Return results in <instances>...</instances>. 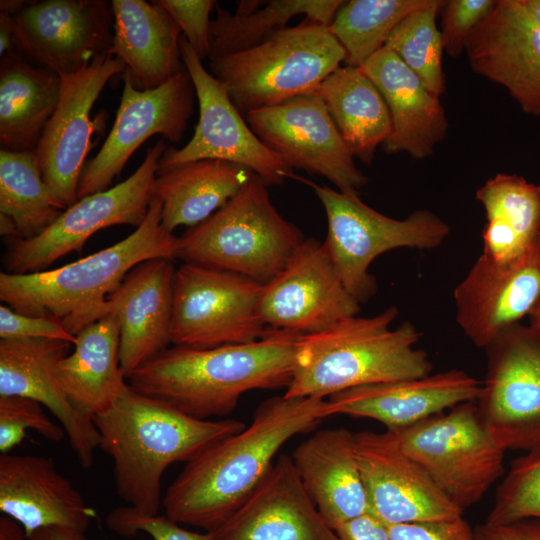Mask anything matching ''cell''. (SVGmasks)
Listing matches in <instances>:
<instances>
[{"label": "cell", "mask_w": 540, "mask_h": 540, "mask_svg": "<svg viewBox=\"0 0 540 540\" xmlns=\"http://www.w3.org/2000/svg\"><path fill=\"white\" fill-rule=\"evenodd\" d=\"M361 304L343 285L324 243L305 239L262 286L258 314L269 329L306 336L356 316Z\"/></svg>", "instance_id": "16"}, {"label": "cell", "mask_w": 540, "mask_h": 540, "mask_svg": "<svg viewBox=\"0 0 540 540\" xmlns=\"http://www.w3.org/2000/svg\"><path fill=\"white\" fill-rule=\"evenodd\" d=\"M27 540H87L84 533L63 528L48 527L37 530L27 537Z\"/></svg>", "instance_id": "48"}, {"label": "cell", "mask_w": 540, "mask_h": 540, "mask_svg": "<svg viewBox=\"0 0 540 540\" xmlns=\"http://www.w3.org/2000/svg\"><path fill=\"white\" fill-rule=\"evenodd\" d=\"M62 211L51 198L33 150H0V213L14 221L19 239L36 237Z\"/></svg>", "instance_id": "36"}, {"label": "cell", "mask_w": 540, "mask_h": 540, "mask_svg": "<svg viewBox=\"0 0 540 540\" xmlns=\"http://www.w3.org/2000/svg\"><path fill=\"white\" fill-rule=\"evenodd\" d=\"M328 417L327 400L274 396L261 402L241 431L186 463L162 499L172 521L210 532L262 482L281 447Z\"/></svg>", "instance_id": "1"}, {"label": "cell", "mask_w": 540, "mask_h": 540, "mask_svg": "<svg viewBox=\"0 0 540 540\" xmlns=\"http://www.w3.org/2000/svg\"><path fill=\"white\" fill-rule=\"evenodd\" d=\"M207 534L208 540H340L284 454L230 517Z\"/></svg>", "instance_id": "22"}, {"label": "cell", "mask_w": 540, "mask_h": 540, "mask_svg": "<svg viewBox=\"0 0 540 540\" xmlns=\"http://www.w3.org/2000/svg\"><path fill=\"white\" fill-rule=\"evenodd\" d=\"M125 69L117 56L102 54L80 71L61 76L58 105L34 150L43 181L61 210L78 201L93 134L92 108L108 81Z\"/></svg>", "instance_id": "17"}, {"label": "cell", "mask_w": 540, "mask_h": 540, "mask_svg": "<svg viewBox=\"0 0 540 540\" xmlns=\"http://www.w3.org/2000/svg\"><path fill=\"white\" fill-rule=\"evenodd\" d=\"M0 338H47L76 343L64 325L51 317L19 313L7 305L0 306Z\"/></svg>", "instance_id": "44"}, {"label": "cell", "mask_w": 540, "mask_h": 540, "mask_svg": "<svg viewBox=\"0 0 540 540\" xmlns=\"http://www.w3.org/2000/svg\"><path fill=\"white\" fill-rule=\"evenodd\" d=\"M305 240L274 207L255 174L223 207L178 237L176 258L250 278L272 280Z\"/></svg>", "instance_id": "6"}, {"label": "cell", "mask_w": 540, "mask_h": 540, "mask_svg": "<svg viewBox=\"0 0 540 540\" xmlns=\"http://www.w3.org/2000/svg\"><path fill=\"white\" fill-rule=\"evenodd\" d=\"M171 15L189 45L203 60L210 53V13L212 0H157Z\"/></svg>", "instance_id": "43"}, {"label": "cell", "mask_w": 540, "mask_h": 540, "mask_svg": "<svg viewBox=\"0 0 540 540\" xmlns=\"http://www.w3.org/2000/svg\"><path fill=\"white\" fill-rule=\"evenodd\" d=\"M456 322L485 349L540 301V237L521 255L495 261L481 254L453 292Z\"/></svg>", "instance_id": "19"}, {"label": "cell", "mask_w": 540, "mask_h": 540, "mask_svg": "<svg viewBox=\"0 0 540 540\" xmlns=\"http://www.w3.org/2000/svg\"><path fill=\"white\" fill-rule=\"evenodd\" d=\"M167 148L164 139L157 141L126 180L79 199L36 237L7 239L2 257L4 271L11 274L43 271L57 259L81 251L99 230L122 224L140 226L154 196L159 162Z\"/></svg>", "instance_id": "10"}, {"label": "cell", "mask_w": 540, "mask_h": 540, "mask_svg": "<svg viewBox=\"0 0 540 540\" xmlns=\"http://www.w3.org/2000/svg\"><path fill=\"white\" fill-rule=\"evenodd\" d=\"M290 457L305 491L331 529L369 514L355 433L346 428L318 430Z\"/></svg>", "instance_id": "27"}, {"label": "cell", "mask_w": 540, "mask_h": 540, "mask_svg": "<svg viewBox=\"0 0 540 540\" xmlns=\"http://www.w3.org/2000/svg\"><path fill=\"white\" fill-rule=\"evenodd\" d=\"M111 3L114 26L108 54L124 62L135 88H158L185 69L180 50L182 32L157 0Z\"/></svg>", "instance_id": "29"}, {"label": "cell", "mask_w": 540, "mask_h": 540, "mask_svg": "<svg viewBox=\"0 0 540 540\" xmlns=\"http://www.w3.org/2000/svg\"><path fill=\"white\" fill-rule=\"evenodd\" d=\"M71 345L47 338L1 339L0 396H23L44 405L64 429L82 468L89 469L99 447L98 430L69 402L58 378V365Z\"/></svg>", "instance_id": "21"}, {"label": "cell", "mask_w": 540, "mask_h": 540, "mask_svg": "<svg viewBox=\"0 0 540 540\" xmlns=\"http://www.w3.org/2000/svg\"><path fill=\"white\" fill-rule=\"evenodd\" d=\"M395 306L371 317H347L327 330L301 336L286 397H330L352 388L431 374L428 354L415 345L421 334L405 321L391 324Z\"/></svg>", "instance_id": "5"}, {"label": "cell", "mask_w": 540, "mask_h": 540, "mask_svg": "<svg viewBox=\"0 0 540 540\" xmlns=\"http://www.w3.org/2000/svg\"><path fill=\"white\" fill-rule=\"evenodd\" d=\"M11 16L16 49L31 63L60 77L108 54L113 43L111 1H27Z\"/></svg>", "instance_id": "18"}, {"label": "cell", "mask_w": 540, "mask_h": 540, "mask_svg": "<svg viewBox=\"0 0 540 540\" xmlns=\"http://www.w3.org/2000/svg\"><path fill=\"white\" fill-rule=\"evenodd\" d=\"M248 168L222 160L203 159L158 172L154 196L162 204L161 224L173 233L194 227L223 207L253 177Z\"/></svg>", "instance_id": "32"}, {"label": "cell", "mask_w": 540, "mask_h": 540, "mask_svg": "<svg viewBox=\"0 0 540 540\" xmlns=\"http://www.w3.org/2000/svg\"><path fill=\"white\" fill-rule=\"evenodd\" d=\"M180 50L195 88L199 119L186 145L166 149L158 172L197 160L214 159L248 168L267 186L292 178L293 169L257 137L225 87L204 68L184 36L180 39Z\"/></svg>", "instance_id": "13"}, {"label": "cell", "mask_w": 540, "mask_h": 540, "mask_svg": "<svg viewBox=\"0 0 540 540\" xmlns=\"http://www.w3.org/2000/svg\"><path fill=\"white\" fill-rule=\"evenodd\" d=\"M0 510L18 522L28 537L48 527L85 533L96 511L50 457L0 455Z\"/></svg>", "instance_id": "26"}, {"label": "cell", "mask_w": 540, "mask_h": 540, "mask_svg": "<svg viewBox=\"0 0 540 540\" xmlns=\"http://www.w3.org/2000/svg\"><path fill=\"white\" fill-rule=\"evenodd\" d=\"M361 68L376 85L389 110L392 130L383 150L388 154L404 152L419 160L432 156L448 131L440 97L431 93L386 46Z\"/></svg>", "instance_id": "28"}, {"label": "cell", "mask_w": 540, "mask_h": 540, "mask_svg": "<svg viewBox=\"0 0 540 540\" xmlns=\"http://www.w3.org/2000/svg\"><path fill=\"white\" fill-rule=\"evenodd\" d=\"M93 422L99 447L112 458L118 496L146 515H158L161 479L170 465L189 462L247 425L233 418L211 421L190 417L137 392L128 382Z\"/></svg>", "instance_id": "3"}, {"label": "cell", "mask_w": 540, "mask_h": 540, "mask_svg": "<svg viewBox=\"0 0 540 540\" xmlns=\"http://www.w3.org/2000/svg\"><path fill=\"white\" fill-rule=\"evenodd\" d=\"M262 284L192 263L176 269L170 339L174 346L212 348L262 339L258 314Z\"/></svg>", "instance_id": "11"}, {"label": "cell", "mask_w": 540, "mask_h": 540, "mask_svg": "<svg viewBox=\"0 0 540 540\" xmlns=\"http://www.w3.org/2000/svg\"><path fill=\"white\" fill-rule=\"evenodd\" d=\"M245 116L257 137L290 168L323 176L347 194L358 195L367 184L317 90Z\"/></svg>", "instance_id": "14"}, {"label": "cell", "mask_w": 540, "mask_h": 540, "mask_svg": "<svg viewBox=\"0 0 540 540\" xmlns=\"http://www.w3.org/2000/svg\"><path fill=\"white\" fill-rule=\"evenodd\" d=\"M527 518L540 519V448L511 462L484 523L500 525Z\"/></svg>", "instance_id": "39"}, {"label": "cell", "mask_w": 540, "mask_h": 540, "mask_svg": "<svg viewBox=\"0 0 540 540\" xmlns=\"http://www.w3.org/2000/svg\"><path fill=\"white\" fill-rule=\"evenodd\" d=\"M34 430L45 439L60 442L66 433L44 413L42 404L23 396H0V451L9 453Z\"/></svg>", "instance_id": "40"}, {"label": "cell", "mask_w": 540, "mask_h": 540, "mask_svg": "<svg viewBox=\"0 0 540 540\" xmlns=\"http://www.w3.org/2000/svg\"><path fill=\"white\" fill-rule=\"evenodd\" d=\"M334 124L354 158L370 165L389 138L391 118L386 102L361 67H339L319 86Z\"/></svg>", "instance_id": "33"}, {"label": "cell", "mask_w": 540, "mask_h": 540, "mask_svg": "<svg viewBox=\"0 0 540 540\" xmlns=\"http://www.w3.org/2000/svg\"><path fill=\"white\" fill-rule=\"evenodd\" d=\"M106 524L111 531L125 538L145 533L153 540H208L207 532L185 529L166 515H146L128 505L111 510Z\"/></svg>", "instance_id": "41"}, {"label": "cell", "mask_w": 540, "mask_h": 540, "mask_svg": "<svg viewBox=\"0 0 540 540\" xmlns=\"http://www.w3.org/2000/svg\"><path fill=\"white\" fill-rule=\"evenodd\" d=\"M14 49L16 40L12 16L0 11V57Z\"/></svg>", "instance_id": "49"}, {"label": "cell", "mask_w": 540, "mask_h": 540, "mask_svg": "<svg viewBox=\"0 0 540 540\" xmlns=\"http://www.w3.org/2000/svg\"><path fill=\"white\" fill-rule=\"evenodd\" d=\"M484 208L482 254L512 260L540 237V184L516 174L498 173L476 191Z\"/></svg>", "instance_id": "34"}, {"label": "cell", "mask_w": 540, "mask_h": 540, "mask_svg": "<svg viewBox=\"0 0 540 540\" xmlns=\"http://www.w3.org/2000/svg\"><path fill=\"white\" fill-rule=\"evenodd\" d=\"M0 233L6 239L19 238L14 221L7 215L0 213Z\"/></svg>", "instance_id": "52"}, {"label": "cell", "mask_w": 540, "mask_h": 540, "mask_svg": "<svg viewBox=\"0 0 540 540\" xmlns=\"http://www.w3.org/2000/svg\"><path fill=\"white\" fill-rule=\"evenodd\" d=\"M443 3L441 0H427L393 29L385 43L438 97L445 92L444 44L436 22Z\"/></svg>", "instance_id": "38"}, {"label": "cell", "mask_w": 540, "mask_h": 540, "mask_svg": "<svg viewBox=\"0 0 540 540\" xmlns=\"http://www.w3.org/2000/svg\"><path fill=\"white\" fill-rule=\"evenodd\" d=\"M512 6L540 29V0H510Z\"/></svg>", "instance_id": "50"}, {"label": "cell", "mask_w": 540, "mask_h": 540, "mask_svg": "<svg viewBox=\"0 0 540 540\" xmlns=\"http://www.w3.org/2000/svg\"><path fill=\"white\" fill-rule=\"evenodd\" d=\"M342 0H271L250 13H230L218 3L210 25L209 60L253 48L287 27L295 16L329 26Z\"/></svg>", "instance_id": "35"}, {"label": "cell", "mask_w": 540, "mask_h": 540, "mask_svg": "<svg viewBox=\"0 0 540 540\" xmlns=\"http://www.w3.org/2000/svg\"><path fill=\"white\" fill-rule=\"evenodd\" d=\"M355 452L369 514L386 526L463 516L464 511L404 453L390 432L355 433Z\"/></svg>", "instance_id": "20"}, {"label": "cell", "mask_w": 540, "mask_h": 540, "mask_svg": "<svg viewBox=\"0 0 540 540\" xmlns=\"http://www.w3.org/2000/svg\"><path fill=\"white\" fill-rule=\"evenodd\" d=\"M390 540H476L463 516L451 520L387 526Z\"/></svg>", "instance_id": "45"}, {"label": "cell", "mask_w": 540, "mask_h": 540, "mask_svg": "<svg viewBox=\"0 0 540 540\" xmlns=\"http://www.w3.org/2000/svg\"><path fill=\"white\" fill-rule=\"evenodd\" d=\"M0 540H27L24 528L14 519L0 517Z\"/></svg>", "instance_id": "51"}, {"label": "cell", "mask_w": 540, "mask_h": 540, "mask_svg": "<svg viewBox=\"0 0 540 540\" xmlns=\"http://www.w3.org/2000/svg\"><path fill=\"white\" fill-rule=\"evenodd\" d=\"M484 350L486 374L476 400L484 425L505 451L540 448V333L517 323Z\"/></svg>", "instance_id": "12"}, {"label": "cell", "mask_w": 540, "mask_h": 540, "mask_svg": "<svg viewBox=\"0 0 540 540\" xmlns=\"http://www.w3.org/2000/svg\"><path fill=\"white\" fill-rule=\"evenodd\" d=\"M345 59L328 26L305 18L253 48L210 59L209 65L246 115L316 91Z\"/></svg>", "instance_id": "7"}, {"label": "cell", "mask_w": 540, "mask_h": 540, "mask_svg": "<svg viewBox=\"0 0 540 540\" xmlns=\"http://www.w3.org/2000/svg\"><path fill=\"white\" fill-rule=\"evenodd\" d=\"M310 186L322 203L328 223L324 244L347 291L361 304L377 290L370 264L396 248L433 249L450 233L449 225L430 210L413 211L405 219L388 217L358 195L320 186L293 174Z\"/></svg>", "instance_id": "8"}, {"label": "cell", "mask_w": 540, "mask_h": 540, "mask_svg": "<svg viewBox=\"0 0 540 540\" xmlns=\"http://www.w3.org/2000/svg\"><path fill=\"white\" fill-rule=\"evenodd\" d=\"M172 259L152 258L136 265L108 296L107 315L120 326V365L127 379L168 348L176 269Z\"/></svg>", "instance_id": "25"}, {"label": "cell", "mask_w": 540, "mask_h": 540, "mask_svg": "<svg viewBox=\"0 0 540 540\" xmlns=\"http://www.w3.org/2000/svg\"><path fill=\"white\" fill-rule=\"evenodd\" d=\"M335 531L340 540H390L387 526L371 514L349 521Z\"/></svg>", "instance_id": "47"}, {"label": "cell", "mask_w": 540, "mask_h": 540, "mask_svg": "<svg viewBox=\"0 0 540 540\" xmlns=\"http://www.w3.org/2000/svg\"><path fill=\"white\" fill-rule=\"evenodd\" d=\"M497 0H448L441 8L444 51L452 57L465 50L475 28L490 14Z\"/></svg>", "instance_id": "42"}, {"label": "cell", "mask_w": 540, "mask_h": 540, "mask_svg": "<svg viewBox=\"0 0 540 540\" xmlns=\"http://www.w3.org/2000/svg\"><path fill=\"white\" fill-rule=\"evenodd\" d=\"M482 382L451 369L345 390L328 397L327 413L369 418L395 432L462 403L476 401Z\"/></svg>", "instance_id": "23"}, {"label": "cell", "mask_w": 540, "mask_h": 540, "mask_svg": "<svg viewBox=\"0 0 540 540\" xmlns=\"http://www.w3.org/2000/svg\"><path fill=\"white\" fill-rule=\"evenodd\" d=\"M27 1L23 0H1L0 1V11L6 12L10 15H14L19 10H21Z\"/></svg>", "instance_id": "53"}, {"label": "cell", "mask_w": 540, "mask_h": 540, "mask_svg": "<svg viewBox=\"0 0 540 540\" xmlns=\"http://www.w3.org/2000/svg\"><path fill=\"white\" fill-rule=\"evenodd\" d=\"M474 530L476 540H540V519L527 518L500 525L483 523Z\"/></svg>", "instance_id": "46"}, {"label": "cell", "mask_w": 540, "mask_h": 540, "mask_svg": "<svg viewBox=\"0 0 540 540\" xmlns=\"http://www.w3.org/2000/svg\"><path fill=\"white\" fill-rule=\"evenodd\" d=\"M124 86L112 129L98 153L85 164L78 200L110 188L134 152L153 135L177 143L194 111L195 88L186 68L162 86L139 90L123 72Z\"/></svg>", "instance_id": "15"}, {"label": "cell", "mask_w": 540, "mask_h": 540, "mask_svg": "<svg viewBox=\"0 0 540 540\" xmlns=\"http://www.w3.org/2000/svg\"><path fill=\"white\" fill-rule=\"evenodd\" d=\"M300 337L268 328L262 339L246 344L174 346L135 369L126 380L137 392L190 417H223L248 391L287 388Z\"/></svg>", "instance_id": "2"}, {"label": "cell", "mask_w": 540, "mask_h": 540, "mask_svg": "<svg viewBox=\"0 0 540 540\" xmlns=\"http://www.w3.org/2000/svg\"><path fill=\"white\" fill-rule=\"evenodd\" d=\"M390 433L404 453L463 511L479 502L505 474L506 451L484 425L476 401Z\"/></svg>", "instance_id": "9"}, {"label": "cell", "mask_w": 540, "mask_h": 540, "mask_svg": "<svg viewBox=\"0 0 540 540\" xmlns=\"http://www.w3.org/2000/svg\"><path fill=\"white\" fill-rule=\"evenodd\" d=\"M465 51L476 73L503 86L523 112L540 117V29L510 0H497Z\"/></svg>", "instance_id": "24"}, {"label": "cell", "mask_w": 540, "mask_h": 540, "mask_svg": "<svg viewBox=\"0 0 540 540\" xmlns=\"http://www.w3.org/2000/svg\"><path fill=\"white\" fill-rule=\"evenodd\" d=\"M153 196L146 218L125 239L62 267L28 274L0 273V300L15 311L60 321L74 336L107 315L108 296L138 264L175 259L178 237L161 224Z\"/></svg>", "instance_id": "4"}, {"label": "cell", "mask_w": 540, "mask_h": 540, "mask_svg": "<svg viewBox=\"0 0 540 540\" xmlns=\"http://www.w3.org/2000/svg\"><path fill=\"white\" fill-rule=\"evenodd\" d=\"M61 77L17 49L0 60L1 150L34 151L60 97Z\"/></svg>", "instance_id": "31"}, {"label": "cell", "mask_w": 540, "mask_h": 540, "mask_svg": "<svg viewBox=\"0 0 540 540\" xmlns=\"http://www.w3.org/2000/svg\"><path fill=\"white\" fill-rule=\"evenodd\" d=\"M75 349L58 365V378L69 402L92 418L107 410L121 392L120 326L108 314L83 328Z\"/></svg>", "instance_id": "30"}, {"label": "cell", "mask_w": 540, "mask_h": 540, "mask_svg": "<svg viewBox=\"0 0 540 540\" xmlns=\"http://www.w3.org/2000/svg\"><path fill=\"white\" fill-rule=\"evenodd\" d=\"M426 1H344L328 28L346 53V65L361 67L385 46L393 29Z\"/></svg>", "instance_id": "37"}, {"label": "cell", "mask_w": 540, "mask_h": 540, "mask_svg": "<svg viewBox=\"0 0 540 540\" xmlns=\"http://www.w3.org/2000/svg\"><path fill=\"white\" fill-rule=\"evenodd\" d=\"M529 326L540 333V301L529 314Z\"/></svg>", "instance_id": "54"}]
</instances>
